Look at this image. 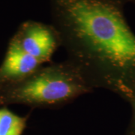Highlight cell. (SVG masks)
Here are the masks:
<instances>
[{
	"mask_svg": "<svg viewBox=\"0 0 135 135\" xmlns=\"http://www.w3.org/2000/svg\"><path fill=\"white\" fill-rule=\"evenodd\" d=\"M29 114L20 116L7 107H0V135H23Z\"/></svg>",
	"mask_w": 135,
	"mask_h": 135,
	"instance_id": "5",
	"label": "cell"
},
{
	"mask_svg": "<svg viewBox=\"0 0 135 135\" xmlns=\"http://www.w3.org/2000/svg\"><path fill=\"white\" fill-rule=\"evenodd\" d=\"M134 2H135V0H134Z\"/></svg>",
	"mask_w": 135,
	"mask_h": 135,
	"instance_id": "7",
	"label": "cell"
},
{
	"mask_svg": "<svg viewBox=\"0 0 135 135\" xmlns=\"http://www.w3.org/2000/svg\"><path fill=\"white\" fill-rule=\"evenodd\" d=\"M92 91L77 68L65 60L42 66L18 82L0 85V107L23 104L59 108Z\"/></svg>",
	"mask_w": 135,
	"mask_h": 135,
	"instance_id": "2",
	"label": "cell"
},
{
	"mask_svg": "<svg viewBox=\"0 0 135 135\" xmlns=\"http://www.w3.org/2000/svg\"><path fill=\"white\" fill-rule=\"evenodd\" d=\"M128 103L131 107V118L127 129L126 135H135V91Z\"/></svg>",
	"mask_w": 135,
	"mask_h": 135,
	"instance_id": "6",
	"label": "cell"
},
{
	"mask_svg": "<svg viewBox=\"0 0 135 135\" xmlns=\"http://www.w3.org/2000/svg\"><path fill=\"white\" fill-rule=\"evenodd\" d=\"M11 41L42 65L51 62L54 53L62 47L60 35L54 26L33 20L21 25Z\"/></svg>",
	"mask_w": 135,
	"mask_h": 135,
	"instance_id": "3",
	"label": "cell"
},
{
	"mask_svg": "<svg viewBox=\"0 0 135 135\" xmlns=\"http://www.w3.org/2000/svg\"><path fill=\"white\" fill-rule=\"evenodd\" d=\"M124 5L125 0H50L66 60L93 89L129 102L135 91V34Z\"/></svg>",
	"mask_w": 135,
	"mask_h": 135,
	"instance_id": "1",
	"label": "cell"
},
{
	"mask_svg": "<svg viewBox=\"0 0 135 135\" xmlns=\"http://www.w3.org/2000/svg\"><path fill=\"white\" fill-rule=\"evenodd\" d=\"M43 65L10 40L0 65V85L18 82L35 72Z\"/></svg>",
	"mask_w": 135,
	"mask_h": 135,
	"instance_id": "4",
	"label": "cell"
}]
</instances>
